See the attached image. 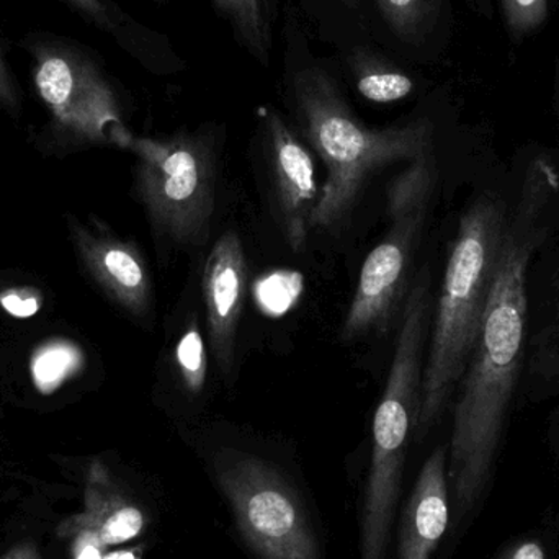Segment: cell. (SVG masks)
<instances>
[{"instance_id":"24","label":"cell","mask_w":559,"mask_h":559,"mask_svg":"<svg viewBox=\"0 0 559 559\" xmlns=\"http://www.w3.org/2000/svg\"><path fill=\"white\" fill-rule=\"evenodd\" d=\"M502 559H547L544 547L538 542L527 540L509 550Z\"/></svg>"},{"instance_id":"15","label":"cell","mask_w":559,"mask_h":559,"mask_svg":"<svg viewBox=\"0 0 559 559\" xmlns=\"http://www.w3.org/2000/svg\"><path fill=\"white\" fill-rule=\"evenodd\" d=\"M81 352L71 344H51L39 348L32 361L33 380L41 393H52L62 381L75 373Z\"/></svg>"},{"instance_id":"2","label":"cell","mask_w":559,"mask_h":559,"mask_svg":"<svg viewBox=\"0 0 559 559\" xmlns=\"http://www.w3.org/2000/svg\"><path fill=\"white\" fill-rule=\"evenodd\" d=\"M292 97L302 133L325 167L311 229H332L344 222L377 170L432 154V121L419 118L394 127H367L348 107L334 79L318 66L295 72Z\"/></svg>"},{"instance_id":"17","label":"cell","mask_w":559,"mask_h":559,"mask_svg":"<svg viewBox=\"0 0 559 559\" xmlns=\"http://www.w3.org/2000/svg\"><path fill=\"white\" fill-rule=\"evenodd\" d=\"M558 189V176L554 166L545 160H537L528 169L527 180H525L524 195H522L521 206L515 215L527 222L537 223L542 210L547 205L551 193Z\"/></svg>"},{"instance_id":"12","label":"cell","mask_w":559,"mask_h":559,"mask_svg":"<svg viewBox=\"0 0 559 559\" xmlns=\"http://www.w3.org/2000/svg\"><path fill=\"white\" fill-rule=\"evenodd\" d=\"M218 12L228 20L236 38L258 59L269 66L272 55L274 0H213Z\"/></svg>"},{"instance_id":"20","label":"cell","mask_w":559,"mask_h":559,"mask_svg":"<svg viewBox=\"0 0 559 559\" xmlns=\"http://www.w3.org/2000/svg\"><path fill=\"white\" fill-rule=\"evenodd\" d=\"M144 515L134 506L115 511L102 527L100 538L107 545H120L133 540L143 532Z\"/></svg>"},{"instance_id":"16","label":"cell","mask_w":559,"mask_h":559,"mask_svg":"<svg viewBox=\"0 0 559 559\" xmlns=\"http://www.w3.org/2000/svg\"><path fill=\"white\" fill-rule=\"evenodd\" d=\"M176 365L190 393L199 394L206 381V350L197 321L190 322L177 342Z\"/></svg>"},{"instance_id":"10","label":"cell","mask_w":559,"mask_h":559,"mask_svg":"<svg viewBox=\"0 0 559 559\" xmlns=\"http://www.w3.org/2000/svg\"><path fill=\"white\" fill-rule=\"evenodd\" d=\"M449 450L437 447L426 460L401 521L397 559H432L449 527Z\"/></svg>"},{"instance_id":"8","label":"cell","mask_w":559,"mask_h":559,"mask_svg":"<svg viewBox=\"0 0 559 559\" xmlns=\"http://www.w3.org/2000/svg\"><path fill=\"white\" fill-rule=\"evenodd\" d=\"M259 117L271 159L280 226L289 248L299 252L308 241L321 193L314 157L274 108L262 107Z\"/></svg>"},{"instance_id":"14","label":"cell","mask_w":559,"mask_h":559,"mask_svg":"<svg viewBox=\"0 0 559 559\" xmlns=\"http://www.w3.org/2000/svg\"><path fill=\"white\" fill-rule=\"evenodd\" d=\"M390 28L407 41L426 35L436 15V0H377Z\"/></svg>"},{"instance_id":"5","label":"cell","mask_w":559,"mask_h":559,"mask_svg":"<svg viewBox=\"0 0 559 559\" xmlns=\"http://www.w3.org/2000/svg\"><path fill=\"white\" fill-rule=\"evenodd\" d=\"M437 182L432 154L409 163L388 190L390 231L367 255L354 298L341 328L345 344L384 331L409 283L414 254L423 235Z\"/></svg>"},{"instance_id":"25","label":"cell","mask_w":559,"mask_h":559,"mask_svg":"<svg viewBox=\"0 0 559 559\" xmlns=\"http://www.w3.org/2000/svg\"><path fill=\"white\" fill-rule=\"evenodd\" d=\"M78 559H102L100 554H98L97 548L87 547L84 548L81 555H79Z\"/></svg>"},{"instance_id":"23","label":"cell","mask_w":559,"mask_h":559,"mask_svg":"<svg viewBox=\"0 0 559 559\" xmlns=\"http://www.w3.org/2000/svg\"><path fill=\"white\" fill-rule=\"evenodd\" d=\"M0 105L10 110H15L19 107V88H16L12 69L7 62L2 39H0Z\"/></svg>"},{"instance_id":"6","label":"cell","mask_w":559,"mask_h":559,"mask_svg":"<svg viewBox=\"0 0 559 559\" xmlns=\"http://www.w3.org/2000/svg\"><path fill=\"white\" fill-rule=\"evenodd\" d=\"M140 157L138 187L154 229L176 246L209 241L215 215L216 153L202 131L130 140Z\"/></svg>"},{"instance_id":"11","label":"cell","mask_w":559,"mask_h":559,"mask_svg":"<svg viewBox=\"0 0 559 559\" xmlns=\"http://www.w3.org/2000/svg\"><path fill=\"white\" fill-rule=\"evenodd\" d=\"M92 264L98 278L128 311L136 316L150 312L153 299L150 272L133 246L98 242L92 249Z\"/></svg>"},{"instance_id":"1","label":"cell","mask_w":559,"mask_h":559,"mask_svg":"<svg viewBox=\"0 0 559 559\" xmlns=\"http://www.w3.org/2000/svg\"><path fill=\"white\" fill-rule=\"evenodd\" d=\"M537 223L514 215L481 329L462 377L449 450V485L460 515L481 499L518 386L527 334V272L544 241Z\"/></svg>"},{"instance_id":"27","label":"cell","mask_w":559,"mask_h":559,"mask_svg":"<svg viewBox=\"0 0 559 559\" xmlns=\"http://www.w3.org/2000/svg\"><path fill=\"white\" fill-rule=\"evenodd\" d=\"M342 2H344L345 5L350 7V9H357V7L360 5L361 0H342Z\"/></svg>"},{"instance_id":"18","label":"cell","mask_w":559,"mask_h":559,"mask_svg":"<svg viewBox=\"0 0 559 559\" xmlns=\"http://www.w3.org/2000/svg\"><path fill=\"white\" fill-rule=\"evenodd\" d=\"M61 2L71 7L85 22L117 38L121 36L124 38L128 26L131 25V20H128V16L121 13L111 0H61Z\"/></svg>"},{"instance_id":"4","label":"cell","mask_w":559,"mask_h":559,"mask_svg":"<svg viewBox=\"0 0 559 559\" xmlns=\"http://www.w3.org/2000/svg\"><path fill=\"white\" fill-rule=\"evenodd\" d=\"M210 473L255 558L321 559L305 502L274 462L245 450L222 449L210 459Z\"/></svg>"},{"instance_id":"3","label":"cell","mask_w":559,"mask_h":559,"mask_svg":"<svg viewBox=\"0 0 559 559\" xmlns=\"http://www.w3.org/2000/svg\"><path fill=\"white\" fill-rule=\"evenodd\" d=\"M509 223L504 202L492 192L481 193L460 218L424 367L416 424L419 439L440 419L465 373L501 261Z\"/></svg>"},{"instance_id":"13","label":"cell","mask_w":559,"mask_h":559,"mask_svg":"<svg viewBox=\"0 0 559 559\" xmlns=\"http://www.w3.org/2000/svg\"><path fill=\"white\" fill-rule=\"evenodd\" d=\"M350 69L358 94L373 104H394L416 91L409 74L373 52H354Z\"/></svg>"},{"instance_id":"22","label":"cell","mask_w":559,"mask_h":559,"mask_svg":"<svg viewBox=\"0 0 559 559\" xmlns=\"http://www.w3.org/2000/svg\"><path fill=\"white\" fill-rule=\"evenodd\" d=\"M3 309L15 318L26 319L39 311V296L29 289H13L0 298Z\"/></svg>"},{"instance_id":"21","label":"cell","mask_w":559,"mask_h":559,"mask_svg":"<svg viewBox=\"0 0 559 559\" xmlns=\"http://www.w3.org/2000/svg\"><path fill=\"white\" fill-rule=\"evenodd\" d=\"M537 361L548 374L559 377V277L555 280L554 314L538 338Z\"/></svg>"},{"instance_id":"26","label":"cell","mask_w":559,"mask_h":559,"mask_svg":"<svg viewBox=\"0 0 559 559\" xmlns=\"http://www.w3.org/2000/svg\"><path fill=\"white\" fill-rule=\"evenodd\" d=\"M104 559H134V557L133 554H128V551H118V554L108 555Z\"/></svg>"},{"instance_id":"9","label":"cell","mask_w":559,"mask_h":559,"mask_svg":"<svg viewBox=\"0 0 559 559\" xmlns=\"http://www.w3.org/2000/svg\"><path fill=\"white\" fill-rule=\"evenodd\" d=\"M248 262L236 231H226L213 246L203 271L206 328L216 365L225 380L235 368L236 338L245 306Z\"/></svg>"},{"instance_id":"19","label":"cell","mask_w":559,"mask_h":559,"mask_svg":"<svg viewBox=\"0 0 559 559\" xmlns=\"http://www.w3.org/2000/svg\"><path fill=\"white\" fill-rule=\"evenodd\" d=\"M502 9L512 35L521 38L547 20L548 0H502Z\"/></svg>"},{"instance_id":"7","label":"cell","mask_w":559,"mask_h":559,"mask_svg":"<svg viewBox=\"0 0 559 559\" xmlns=\"http://www.w3.org/2000/svg\"><path fill=\"white\" fill-rule=\"evenodd\" d=\"M36 94L59 130L78 140L128 143L120 102L104 66L81 43L49 33L20 39Z\"/></svg>"}]
</instances>
